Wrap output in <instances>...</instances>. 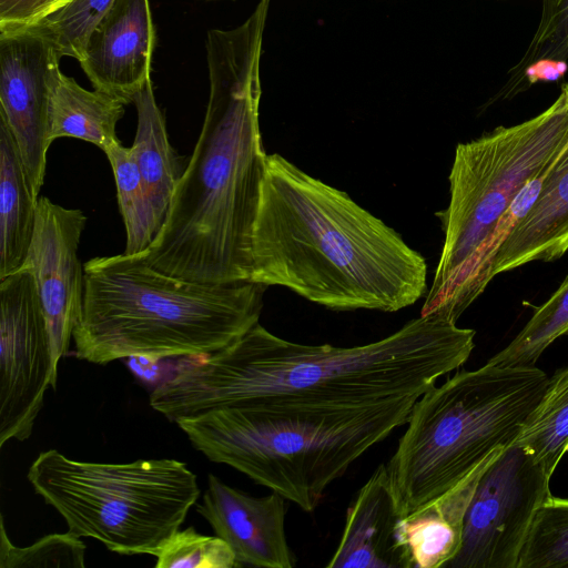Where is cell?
Instances as JSON below:
<instances>
[{
    "label": "cell",
    "instance_id": "obj_1",
    "mask_svg": "<svg viewBox=\"0 0 568 568\" xmlns=\"http://www.w3.org/2000/svg\"><path fill=\"white\" fill-rule=\"evenodd\" d=\"M270 0L205 40L210 94L197 142L166 219L139 255L168 275L251 281L252 240L267 154L258 122L260 62Z\"/></svg>",
    "mask_w": 568,
    "mask_h": 568
},
{
    "label": "cell",
    "instance_id": "obj_2",
    "mask_svg": "<svg viewBox=\"0 0 568 568\" xmlns=\"http://www.w3.org/2000/svg\"><path fill=\"white\" fill-rule=\"evenodd\" d=\"M475 331L419 316L364 345H306L260 323L229 346L160 382L151 407L172 422L270 397L367 405L420 397L470 356Z\"/></svg>",
    "mask_w": 568,
    "mask_h": 568
},
{
    "label": "cell",
    "instance_id": "obj_3",
    "mask_svg": "<svg viewBox=\"0 0 568 568\" xmlns=\"http://www.w3.org/2000/svg\"><path fill=\"white\" fill-rule=\"evenodd\" d=\"M426 275L424 257L345 192L267 155L251 282L335 311L394 313L425 294Z\"/></svg>",
    "mask_w": 568,
    "mask_h": 568
},
{
    "label": "cell",
    "instance_id": "obj_4",
    "mask_svg": "<svg viewBox=\"0 0 568 568\" xmlns=\"http://www.w3.org/2000/svg\"><path fill=\"white\" fill-rule=\"evenodd\" d=\"M75 356L105 365L141 358L202 357L234 343L258 323L267 286L203 283L168 275L139 254L84 264Z\"/></svg>",
    "mask_w": 568,
    "mask_h": 568
},
{
    "label": "cell",
    "instance_id": "obj_5",
    "mask_svg": "<svg viewBox=\"0 0 568 568\" xmlns=\"http://www.w3.org/2000/svg\"><path fill=\"white\" fill-rule=\"evenodd\" d=\"M418 398L345 405L270 397L176 424L211 462L239 470L311 513L357 458L406 424Z\"/></svg>",
    "mask_w": 568,
    "mask_h": 568
},
{
    "label": "cell",
    "instance_id": "obj_6",
    "mask_svg": "<svg viewBox=\"0 0 568 568\" xmlns=\"http://www.w3.org/2000/svg\"><path fill=\"white\" fill-rule=\"evenodd\" d=\"M548 381L536 365L486 363L427 389L386 464L400 517L445 495L514 444Z\"/></svg>",
    "mask_w": 568,
    "mask_h": 568
},
{
    "label": "cell",
    "instance_id": "obj_7",
    "mask_svg": "<svg viewBox=\"0 0 568 568\" xmlns=\"http://www.w3.org/2000/svg\"><path fill=\"white\" fill-rule=\"evenodd\" d=\"M568 142V82L538 115L459 143L449 173L448 206L436 213L444 245L420 316L456 323L458 302L514 199Z\"/></svg>",
    "mask_w": 568,
    "mask_h": 568
},
{
    "label": "cell",
    "instance_id": "obj_8",
    "mask_svg": "<svg viewBox=\"0 0 568 568\" xmlns=\"http://www.w3.org/2000/svg\"><path fill=\"white\" fill-rule=\"evenodd\" d=\"M27 478L69 532L120 555H153L200 497L196 475L169 458L91 463L49 449L33 460Z\"/></svg>",
    "mask_w": 568,
    "mask_h": 568
},
{
    "label": "cell",
    "instance_id": "obj_9",
    "mask_svg": "<svg viewBox=\"0 0 568 568\" xmlns=\"http://www.w3.org/2000/svg\"><path fill=\"white\" fill-rule=\"evenodd\" d=\"M550 478L520 446L504 449L478 479L462 547L446 568H517L534 517L551 496Z\"/></svg>",
    "mask_w": 568,
    "mask_h": 568
},
{
    "label": "cell",
    "instance_id": "obj_10",
    "mask_svg": "<svg viewBox=\"0 0 568 568\" xmlns=\"http://www.w3.org/2000/svg\"><path fill=\"white\" fill-rule=\"evenodd\" d=\"M58 366L37 284L20 268L0 280V447L33 430Z\"/></svg>",
    "mask_w": 568,
    "mask_h": 568
},
{
    "label": "cell",
    "instance_id": "obj_11",
    "mask_svg": "<svg viewBox=\"0 0 568 568\" xmlns=\"http://www.w3.org/2000/svg\"><path fill=\"white\" fill-rule=\"evenodd\" d=\"M58 53L39 24L0 32V115L16 140L32 192L44 182L50 80Z\"/></svg>",
    "mask_w": 568,
    "mask_h": 568
},
{
    "label": "cell",
    "instance_id": "obj_12",
    "mask_svg": "<svg viewBox=\"0 0 568 568\" xmlns=\"http://www.w3.org/2000/svg\"><path fill=\"white\" fill-rule=\"evenodd\" d=\"M85 224L87 216L81 210L39 197L33 236L21 266L37 284L57 366L68 353L81 315L84 267L78 247Z\"/></svg>",
    "mask_w": 568,
    "mask_h": 568
},
{
    "label": "cell",
    "instance_id": "obj_13",
    "mask_svg": "<svg viewBox=\"0 0 568 568\" xmlns=\"http://www.w3.org/2000/svg\"><path fill=\"white\" fill-rule=\"evenodd\" d=\"M286 499L276 491L255 497L209 475L196 511L235 554L239 567L292 568L285 532Z\"/></svg>",
    "mask_w": 568,
    "mask_h": 568
},
{
    "label": "cell",
    "instance_id": "obj_14",
    "mask_svg": "<svg viewBox=\"0 0 568 568\" xmlns=\"http://www.w3.org/2000/svg\"><path fill=\"white\" fill-rule=\"evenodd\" d=\"M154 42L149 0H115L79 62L95 90L129 104L151 79Z\"/></svg>",
    "mask_w": 568,
    "mask_h": 568
},
{
    "label": "cell",
    "instance_id": "obj_15",
    "mask_svg": "<svg viewBox=\"0 0 568 568\" xmlns=\"http://www.w3.org/2000/svg\"><path fill=\"white\" fill-rule=\"evenodd\" d=\"M568 251V142L550 164L529 212L493 255L485 275L494 276L535 261L551 262Z\"/></svg>",
    "mask_w": 568,
    "mask_h": 568
},
{
    "label": "cell",
    "instance_id": "obj_16",
    "mask_svg": "<svg viewBox=\"0 0 568 568\" xmlns=\"http://www.w3.org/2000/svg\"><path fill=\"white\" fill-rule=\"evenodd\" d=\"M400 518L385 463L378 465L347 509L328 568H404L396 540Z\"/></svg>",
    "mask_w": 568,
    "mask_h": 568
},
{
    "label": "cell",
    "instance_id": "obj_17",
    "mask_svg": "<svg viewBox=\"0 0 568 568\" xmlns=\"http://www.w3.org/2000/svg\"><path fill=\"white\" fill-rule=\"evenodd\" d=\"M487 466L434 501L399 518L396 540L404 568L446 567L456 557L468 505Z\"/></svg>",
    "mask_w": 568,
    "mask_h": 568
},
{
    "label": "cell",
    "instance_id": "obj_18",
    "mask_svg": "<svg viewBox=\"0 0 568 568\" xmlns=\"http://www.w3.org/2000/svg\"><path fill=\"white\" fill-rule=\"evenodd\" d=\"M126 104L100 90L89 91L57 68L50 80L48 139L74 138L90 142L104 153L120 143L116 124Z\"/></svg>",
    "mask_w": 568,
    "mask_h": 568
},
{
    "label": "cell",
    "instance_id": "obj_19",
    "mask_svg": "<svg viewBox=\"0 0 568 568\" xmlns=\"http://www.w3.org/2000/svg\"><path fill=\"white\" fill-rule=\"evenodd\" d=\"M132 102L138 112V125L130 149L160 231L185 168L183 169L180 156L169 141L165 119L155 101L151 79L134 95Z\"/></svg>",
    "mask_w": 568,
    "mask_h": 568
},
{
    "label": "cell",
    "instance_id": "obj_20",
    "mask_svg": "<svg viewBox=\"0 0 568 568\" xmlns=\"http://www.w3.org/2000/svg\"><path fill=\"white\" fill-rule=\"evenodd\" d=\"M38 200L11 130L0 115V280L24 263L36 226Z\"/></svg>",
    "mask_w": 568,
    "mask_h": 568
},
{
    "label": "cell",
    "instance_id": "obj_21",
    "mask_svg": "<svg viewBox=\"0 0 568 568\" xmlns=\"http://www.w3.org/2000/svg\"><path fill=\"white\" fill-rule=\"evenodd\" d=\"M515 444L528 452L549 477L552 476L568 452V366L549 378Z\"/></svg>",
    "mask_w": 568,
    "mask_h": 568
},
{
    "label": "cell",
    "instance_id": "obj_22",
    "mask_svg": "<svg viewBox=\"0 0 568 568\" xmlns=\"http://www.w3.org/2000/svg\"><path fill=\"white\" fill-rule=\"evenodd\" d=\"M116 185L119 210L126 232L125 254L144 252L159 230L131 149L121 143L106 152Z\"/></svg>",
    "mask_w": 568,
    "mask_h": 568
},
{
    "label": "cell",
    "instance_id": "obj_23",
    "mask_svg": "<svg viewBox=\"0 0 568 568\" xmlns=\"http://www.w3.org/2000/svg\"><path fill=\"white\" fill-rule=\"evenodd\" d=\"M568 334V276L539 307L518 335L487 363L498 366H535L545 349Z\"/></svg>",
    "mask_w": 568,
    "mask_h": 568
},
{
    "label": "cell",
    "instance_id": "obj_24",
    "mask_svg": "<svg viewBox=\"0 0 568 568\" xmlns=\"http://www.w3.org/2000/svg\"><path fill=\"white\" fill-rule=\"evenodd\" d=\"M517 568H568V499L551 495L539 507Z\"/></svg>",
    "mask_w": 568,
    "mask_h": 568
},
{
    "label": "cell",
    "instance_id": "obj_25",
    "mask_svg": "<svg viewBox=\"0 0 568 568\" xmlns=\"http://www.w3.org/2000/svg\"><path fill=\"white\" fill-rule=\"evenodd\" d=\"M85 545L71 532L50 534L27 547L13 545L0 520V568H84Z\"/></svg>",
    "mask_w": 568,
    "mask_h": 568
},
{
    "label": "cell",
    "instance_id": "obj_26",
    "mask_svg": "<svg viewBox=\"0 0 568 568\" xmlns=\"http://www.w3.org/2000/svg\"><path fill=\"white\" fill-rule=\"evenodd\" d=\"M115 0H68L38 22L50 36L60 57L80 61L87 41Z\"/></svg>",
    "mask_w": 568,
    "mask_h": 568
},
{
    "label": "cell",
    "instance_id": "obj_27",
    "mask_svg": "<svg viewBox=\"0 0 568 568\" xmlns=\"http://www.w3.org/2000/svg\"><path fill=\"white\" fill-rule=\"evenodd\" d=\"M152 556L156 568H234L236 557L219 536H206L194 527L176 530Z\"/></svg>",
    "mask_w": 568,
    "mask_h": 568
},
{
    "label": "cell",
    "instance_id": "obj_28",
    "mask_svg": "<svg viewBox=\"0 0 568 568\" xmlns=\"http://www.w3.org/2000/svg\"><path fill=\"white\" fill-rule=\"evenodd\" d=\"M539 59L568 61V0H542L541 14L524 55L508 72Z\"/></svg>",
    "mask_w": 568,
    "mask_h": 568
},
{
    "label": "cell",
    "instance_id": "obj_29",
    "mask_svg": "<svg viewBox=\"0 0 568 568\" xmlns=\"http://www.w3.org/2000/svg\"><path fill=\"white\" fill-rule=\"evenodd\" d=\"M568 72V61L539 59L519 71L508 72V81L496 98H511L536 83L560 82Z\"/></svg>",
    "mask_w": 568,
    "mask_h": 568
},
{
    "label": "cell",
    "instance_id": "obj_30",
    "mask_svg": "<svg viewBox=\"0 0 568 568\" xmlns=\"http://www.w3.org/2000/svg\"><path fill=\"white\" fill-rule=\"evenodd\" d=\"M68 0H0V32L40 22Z\"/></svg>",
    "mask_w": 568,
    "mask_h": 568
}]
</instances>
